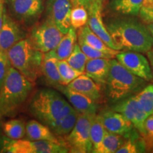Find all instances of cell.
Returning <instances> with one entry per match:
<instances>
[{
	"label": "cell",
	"mask_w": 153,
	"mask_h": 153,
	"mask_svg": "<svg viewBox=\"0 0 153 153\" xmlns=\"http://www.w3.org/2000/svg\"><path fill=\"white\" fill-rule=\"evenodd\" d=\"M30 109L34 116L53 130L74 108L57 91L43 89L34 95Z\"/></svg>",
	"instance_id": "7a4b0ae2"
},
{
	"label": "cell",
	"mask_w": 153,
	"mask_h": 153,
	"mask_svg": "<svg viewBox=\"0 0 153 153\" xmlns=\"http://www.w3.org/2000/svg\"><path fill=\"white\" fill-rule=\"evenodd\" d=\"M145 141L146 152H153V114L149 115L144 123V133L142 135Z\"/></svg>",
	"instance_id": "d6a6232c"
},
{
	"label": "cell",
	"mask_w": 153,
	"mask_h": 153,
	"mask_svg": "<svg viewBox=\"0 0 153 153\" xmlns=\"http://www.w3.org/2000/svg\"><path fill=\"white\" fill-rule=\"evenodd\" d=\"M146 27H147V28H148V31L150 32V35L152 36V37L153 38V22L147 24Z\"/></svg>",
	"instance_id": "60d3db41"
},
{
	"label": "cell",
	"mask_w": 153,
	"mask_h": 153,
	"mask_svg": "<svg viewBox=\"0 0 153 153\" xmlns=\"http://www.w3.org/2000/svg\"><path fill=\"white\" fill-rule=\"evenodd\" d=\"M77 38L78 40H82V41H85L86 43L94 48L100 51L101 52H104L106 54H109L114 57H116V55L120 52V51L114 50L106 45L104 42L99 36L96 35L87 24L79 28Z\"/></svg>",
	"instance_id": "ffe728a7"
},
{
	"label": "cell",
	"mask_w": 153,
	"mask_h": 153,
	"mask_svg": "<svg viewBox=\"0 0 153 153\" xmlns=\"http://www.w3.org/2000/svg\"><path fill=\"white\" fill-rule=\"evenodd\" d=\"M93 116L79 114L73 129L68 135L62 138L60 142L66 147L69 152H92L90 128Z\"/></svg>",
	"instance_id": "8992f818"
},
{
	"label": "cell",
	"mask_w": 153,
	"mask_h": 153,
	"mask_svg": "<svg viewBox=\"0 0 153 153\" xmlns=\"http://www.w3.org/2000/svg\"><path fill=\"white\" fill-rule=\"evenodd\" d=\"M26 38V33L16 22L4 11L3 23L0 29V51L7 53L21 40Z\"/></svg>",
	"instance_id": "9a60e30c"
},
{
	"label": "cell",
	"mask_w": 153,
	"mask_h": 153,
	"mask_svg": "<svg viewBox=\"0 0 153 153\" xmlns=\"http://www.w3.org/2000/svg\"><path fill=\"white\" fill-rule=\"evenodd\" d=\"M3 141L2 139H1V137H0V150L2 149V146H3Z\"/></svg>",
	"instance_id": "7bdbcfd3"
},
{
	"label": "cell",
	"mask_w": 153,
	"mask_h": 153,
	"mask_svg": "<svg viewBox=\"0 0 153 153\" xmlns=\"http://www.w3.org/2000/svg\"><path fill=\"white\" fill-rule=\"evenodd\" d=\"M79 115V113L74 108L70 114L62 118L60 123L53 130V131L59 137L62 138L65 137L73 129Z\"/></svg>",
	"instance_id": "4316f807"
},
{
	"label": "cell",
	"mask_w": 153,
	"mask_h": 153,
	"mask_svg": "<svg viewBox=\"0 0 153 153\" xmlns=\"http://www.w3.org/2000/svg\"><path fill=\"white\" fill-rule=\"evenodd\" d=\"M11 66L7 53L0 51V91L7 76V72Z\"/></svg>",
	"instance_id": "e575fe53"
},
{
	"label": "cell",
	"mask_w": 153,
	"mask_h": 153,
	"mask_svg": "<svg viewBox=\"0 0 153 153\" xmlns=\"http://www.w3.org/2000/svg\"><path fill=\"white\" fill-rule=\"evenodd\" d=\"M57 67H58L59 73L60 76L61 83L63 86L68 85L76 77L82 74H85L72 68L68 64L66 60L57 61Z\"/></svg>",
	"instance_id": "f546056e"
},
{
	"label": "cell",
	"mask_w": 153,
	"mask_h": 153,
	"mask_svg": "<svg viewBox=\"0 0 153 153\" xmlns=\"http://www.w3.org/2000/svg\"><path fill=\"white\" fill-rule=\"evenodd\" d=\"M118 51L147 53L153 46V38L148 28L133 20H118L107 26Z\"/></svg>",
	"instance_id": "6da1fadb"
},
{
	"label": "cell",
	"mask_w": 153,
	"mask_h": 153,
	"mask_svg": "<svg viewBox=\"0 0 153 153\" xmlns=\"http://www.w3.org/2000/svg\"><path fill=\"white\" fill-rule=\"evenodd\" d=\"M1 152L11 153H65L68 150L62 142L49 140H6L3 141Z\"/></svg>",
	"instance_id": "52a82bcc"
},
{
	"label": "cell",
	"mask_w": 153,
	"mask_h": 153,
	"mask_svg": "<svg viewBox=\"0 0 153 153\" xmlns=\"http://www.w3.org/2000/svg\"><path fill=\"white\" fill-rule=\"evenodd\" d=\"M72 4L70 0H47L45 4L47 19L51 21L63 34L71 27L70 14Z\"/></svg>",
	"instance_id": "30bf717a"
},
{
	"label": "cell",
	"mask_w": 153,
	"mask_h": 153,
	"mask_svg": "<svg viewBox=\"0 0 153 153\" xmlns=\"http://www.w3.org/2000/svg\"><path fill=\"white\" fill-rule=\"evenodd\" d=\"M102 1L103 0H97L88 9L87 24L90 29L99 36L106 45L114 50H117L103 22L101 15Z\"/></svg>",
	"instance_id": "5bb4252c"
},
{
	"label": "cell",
	"mask_w": 153,
	"mask_h": 153,
	"mask_svg": "<svg viewBox=\"0 0 153 153\" xmlns=\"http://www.w3.org/2000/svg\"><path fill=\"white\" fill-rule=\"evenodd\" d=\"M67 87L87 96L95 102L99 101L101 98L100 85L94 81L85 73L74 79L67 85Z\"/></svg>",
	"instance_id": "2e32d148"
},
{
	"label": "cell",
	"mask_w": 153,
	"mask_h": 153,
	"mask_svg": "<svg viewBox=\"0 0 153 153\" xmlns=\"http://www.w3.org/2000/svg\"><path fill=\"white\" fill-rule=\"evenodd\" d=\"M33 83L14 68L9 67L0 91V118L16 112L26 101Z\"/></svg>",
	"instance_id": "3957f363"
},
{
	"label": "cell",
	"mask_w": 153,
	"mask_h": 153,
	"mask_svg": "<svg viewBox=\"0 0 153 153\" xmlns=\"http://www.w3.org/2000/svg\"><path fill=\"white\" fill-rule=\"evenodd\" d=\"M70 22L75 29L85 26L88 22V11L82 5L74 6L71 11Z\"/></svg>",
	"instance_id": "1f68e13d"
},
{
	"label": "cell",
	"mask_w": 153,
	"mask_h": 153,
	"mask_svg": "<svg viewBox=\"0 0 153 153\" xmlns=\"http://www.w3.org/2000/svg\"><path fill=\"white\" fill-rule=\"evenodd\" d=\"M72 4V6L74 7V6H77L79 5V1L80 0H70Z\"/></svg>",
	"instance_id": "b9f144b4"
},
{
	"label": "cell",
	"mask_w": 153,
	"mask_h": 153,
	"mask_svg": "<svg viewBox=\"0 0 153 153\" xmlns=\"http://www.w3.org/2000/svg\"><path fill=\"white\" fill-rule=\"evenodd\" d=\"M106 133V130L103 126L99 116L94 115L90 128V137L92 143V152L99 153L103 139Z\"/></svg>",
	"instance_id": "d4e9b609"
},
{
	"label": "cell",
	"mask_w": 153,
	"mask_h": 153,
	"mask_svg": "<svg viewBox=\"0 0 153 153\" xmlns=\"http://www.w3.org/2000/svg\"><path fill=\"white\" fill-rule=\"evenodd\" d=\"M98 116L107 131L122 135L126 138H128L135 128L126 116L114 110L101 113Z\"/></svg>",
	"instance_id": "4fadbf2b"
},
{
	"label": "cell",
	"mask_w": 153,
	"mask_h": 153,
	"mask_svg": "<svg viewBox=\"0 0 153 153\" xmlns=\"http://www.w3.org/2000/svg\"><path fill=\"white\" fill-rule=\"evenodd\" d=\"M144 0H113L111 3L114 11L123 15H138Z\"/></svg>",
	"instance_id": "cb8c5ba5"
},
{
	"label": "cell",
	"mask_w": 153,
	"mask_h": 153,
	"mask_svg": "<svg viewBox=\"0 0 153 153\" xmlns=\"http://www.w3.org/2000/svg\"><path fill=\"white\" fill-rule=\"evenodd\" d=\"M135 97L140 108L147 114H153V85L147 86Z\"/></svg>",
	"instance_id": "4dcf8cb0"
},
{
	"label": "cell",
	"mask_w": 153,
	"mask_h": 153,
	"mask_svg": "<svg viewBox=\"0 0 153 153\" xmlns=\"http://www.w3.org/2000/svg\"><path fill=\"white\" fill-rule=\"evenodd\" d=\"M146 53H147V55H148V61L149 62H150L151 71H152V81H153V46Z\"/></svg>",
	"instance_id": "8d00e7d4"
},
{
	"label": "cell",
	"mask_w": 153,
	"mask_h": 153,
	"mask_svg": "<svg viewBox=\"0 0 153 153\" xmlns=\"http://www.w3.org/2000/svg\"><path fill=\"white\" fill-rule=\"evenodd\" d=\"M145 141L142 135L136 128H134L131 135L126 138L122 146L116 151V153H139L145 152Z\"/></svg>",
	"instance_id": "603a6c76"
},
{
	"label": "cell",
	"mask_w": 153,
	"mask_h": 153,
	"mask_svg": "<svg viewBox=\"0 0 153 153\" xmlns=\"http://www.w3.org/2000/svg\"><path fill=\"white\" fill-rule=\"evenodd\" d=\"M78 44L79 45L80 48L83 51L84 53L87 55L89 59H93V58H100V57H103V58H108V59H113L115 58L114 56L111 55L109 54H106L104 52H101L100 51L94 48L91 47L88 44L85 43V41H82V40H78Z\"/></svg>",
	"instance_id": "836d02e7"
},
{
	"label": "cell",
	"mask_w": 153,
	"mask_h": 153,
	"mask_svg": "<svg viewBox=\"0 0 153 153\" xmlns=\"http://www.w3.org/2000/svg\"><path fill=\"white\" fill-rule=\"evenodd\" d=\"M113 110L123 114L133 123V125L141 135L144 133L145 120L148 115L140 108L135 96L129 97L126 100L120 101L114 106Z\"/></svg>",
	"instance_id": "7c38bea8"
},
{
	"label": "cell",
	"mask_w": 153,
	"mask_h": 153,
	"mask_svg": "<svg viewBox=\"0 0 153 153\" xmlns=\"http://www.w3.org/2000/svg\"><path fill=\"white\" fill-rule=\"evenodd\" d=\"M126 138L122 135L106 131L99 153H115L122 146Z\"/></svg>",
	"instance_id": "484cf974"
},
{
	"label": "cell",
	"mask_w": 153,
	"mask_h": 153,
	"mask_svg": "<svg viewBox=\"0 0 153 153\" xmlns=\"http://www.w3.org/2000/svg\"><path fill=\"white\" fill-rule=\"evenodd\" d=\"M143 7L148 9H153V0H144Z\"/></svg>",
	"instance_id": "ab89813d"
},
{
	"label": "cell",
	"mask_w": 153,
	"mask_h": 153,
	"mask_svg": "<svg viewBox=\"0 0 153 153\" xmlns=\"http://www.w3.org/2000/svg\"><path fill=\"white\" fill-rule=\"evenodd\" d=\"M3 130L7 137L12 140L22 139L26 135V125L20 119H12L3 125Z\"/></svg>",
	"instance_id": "83f0119b"
},
{
	"label": "cell",
	"mask_w": 153,
	"mask_h": 153,
	"mask_svg": "<svg viewBox=\"0 0 153 153\" xmlns=\"http://www.w3.org/2000/svg\"><path fill=\"white\" fill-rule=\"evenodd\" d=\"M26 135L30 140H49L60 142L46 125L35 120L28 121L26 125Z\"/></svg>",
	"instance_id": "44dd1931"
},
{
	"label": "cell",
	"mask_w": 153,
	"mask_h": 153,
	"mask_svg": "<svg viewBox=\"0 0 153 153\" xmlns=\"http://www.w3.org/2000/svg\"><path fill=\"white\" fill-rule=\"evenodd\" d=\"M64 35L51 21L46 19L41 24L34 26L29 39L36 50L45 53L56 48Z\"/></svg>",
	"instance_id": "ba28073f"
},
{
	"label": "cell",
	"mask_w": 153,
	"mask_h": 153,
	"mask_svg": "<svg viewBox=\"0 0 153 153\" xmlns=\"http://www.w3.org/2000/svg\"><path fill=\"white\" fill-rule=\"evenodd\" d=\"M116 58L132 74L145 81H152L150 62L140 53L123 51L116 55Z\"/></svg>",
	"instance_id": "9c48e42d"
},
{
	"label": "cell",
	"mask_w": 153,
	"mask_h": 153,
	"mask_svg": "<svg viewBox=\"0 0 153 153\" xmlns=\"http://www.w3.org/2000/svg\"><path fill=\"white\" fill-rule=\"evenodd\" d=\"M89 58L80 48L79 44L76 43L73 51L66 60L68 64L74 70L85 73V66Z\"/></svg>",
	"instance_id": "f1b7e54d"
},
{
	"label": "cell",
	"mask_w": 153,
	"mask_h": 153,
	"mask_svg": "<svg viewBox=\"0 0 153 153\" xmlns=\"http://www.w3.org/2000/svg\"><path fill=\"white\" fill-rule=\"evenodd\" d=\"M11 16L23 22H33L43 11V0H6Z\"/></svg>",
	"instance_id": "8fae6325"
},
{
	"label": "cell",
	"mask_w": 153,
	"mask_h": 153,
	"mask_svg": "<svg viewBox=\"0 0 153 153\" xmlns=\"http://www.w3.org/2000/svg\"><path fill=\"white\" fill-rule=\"evenodd\" d=\"M95 1H97V0H80L79 5L83 6L87 10H88V9L90 7V6Z\"/></svg>",
	"instance_id": "f35d334b"
},
{
	"label": "cell",
	"mask_w": 153,
	"mask_h": 153,
	"mask_svg": "<svg viewBox=\"0 0 153 153\" xmlns=\"http://www.w3.org/2000/svg\"><path fill=\"white\" fill-rule=\"evenodd\" d=\"M76 39H77V33L76 29L71 26L68 33L63 36L56 48L54 49L57 60H64L68 58V57L73 51Z\"/></svg>",
	"instance_id": "7402d4cb"
},
{
	"label": "cell",
	"mask_w": 153,
	"mask_h": 153,
	"mask_svg": "<svg viewBox=\"0 0 153 153\" xmlns=\"http://www.w3.org/2000/svg\"><path fill=\"white\" fill-rule=\"evenodd\" d=\"M57 61L58 60L55 55V50L43 53L42 74L44 76L45 81L49 86L61 89L63 85L61 83Z\"/></svg>",
	"instance_id": "e0dca14e"
},
{
	"label": "cell",
	"mask_w": 153,
	"mask_h": 153,
	"mask_svg": "<svg viewBox=\"0 0 153 153\" xmlns=\"http://www.w3.org/2000/svg\"><path fill=\"white\" fill-rule=\"evenodd\" d=\"M145 80L132 74L117 60H110V69L107 78L108 94L114 101L120 99L138 91Z\"/></svg>",
	"instance_id": "5b68a950"
},
{
	"label": "cell",
	"mask_w": 153,
	"mask_h": 153,
	"mask_svg": "<svg viewBox=\"0 0 153 153\" xmlns=\"http://www.w3.org/2000/svg\"><path fill=\"white\" fill-rule=\"evenodd\" d=\"M4 11V0H0V29H1V26H2Z\"/></svg>",
	"instance_id": "74e56055"
},
{
	"label": "cell",
	"mask_w": 153,
	"mask_h": 153,
	"mask_svg": "<svg viewBox=\"0 0 153 153\" xmlns=\"http://www.w3.org/2000/svg\"><path fill=\"white\" fill-rule=\"evenodd\" d=\"M108 58L89 59L85 66V73L99 85L106 84L110 69Z\"/></svg>",
	"instance_id": "d6986e66"
},
{
	"label": "cell",
	"mask_w": 153,
	"mask_h": 153,
	"mask_svg": "<svg viewBox=\"0 0 153 153\" xmlns=\"http://www.w3.org/2000/svg\"><path fill=\"white\" fill-rule=\"evenodd\" d=\"M139 16L146 24L153 22V9H148L142 7L140 11Z\"/></svg>",
	"instance_id": "d590c367"
},
{
	"label": "cell",
	"mask_w": 153,
	"mask_h": 153,
	"mask_svg": "<svg viewBox=\"0 0 153 153\" xmlns=\"http://www.w3.org/2000/svg\"><path fill=\"white\" fill-rule=\"evenodd\" d=\"M61 90L66 96L68 101L73 108L79 114L94 115L97 113V106L95 101L91 100L87 96L69 89L68 87H62Z\"/></svg>",
	"instance_id": "ac0fdd59"
},
{
	"label": "cell",
	"mask_w": 153,
	"mask_h": 153,
	"mask_svg": "<svg viewBox=\"0 0 153 153\" xmlns=\"http://www.w3.org/2000/svg\"><path fill=\"white\" fill-rule=\"evenodd\" d=\"M6 53L11 66L32 83L42 74L43 53L33 47L29 38L21 40Z\"/></svg>",
	"instance_id": "277c9868"
}]
</instances>
